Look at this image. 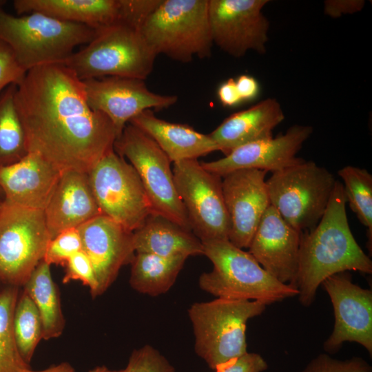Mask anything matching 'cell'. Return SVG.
<instances>
[{"label":"cell","instance_id":"1","mask_svg":"<svg viewBox=\"0 0 372 372\" xmlns=\"http://www.w3.org/2000/svg\"><path fill=\"white\" fill-rule=\"evenodd\" d=\"M28 152L61 171H89L114 150L118 135L88 105L82 81L63 63L28 70L14 96Z\"/></svg>","mask_w":372,"mask_h":372},{"label":"cell","instance_id":"2","mask_svg":"<svg viewBox=\"0 0 372 372\" xmlns=\"http://www.w3.org/2000/svg\"><path fill=\"white\" fill-rule=\"evenodd\" d=\"M342 183L336 180L327 207L317 225L301 233L298 271L291 286L304 307L315 300L328 277L347 271L372 273V261L356 242L349 225Z\"/></svg>","mask_w":372,"mask_h":372},{"label":"cell","instance_id":"3","mask_svg":"<svg viewBox=\"0 0 372 372\" xmlns=\"http://www.w3.org/2000/svg\"><path fill=\"white\" fill-rule=\"evenodd\" d=\"M0 0V40L12 50L25 71L37 67L63 63L75 47L87 44L96 30L34 12L15 17L7 13Z\"/></svg>","mask_w":372,"mask_h":372},{"label":"cell","instance_id":"4","mask_svg":"<svg viewBox=\"0 0 372 372\" xmlns=\"http://www.w3.org/2000/svg\"><path fill=\"white\" fill-rule=\"evenodd\" d=\"M202 243L203 255L214 267L199 278V287L205 291L217 298L254 300L266 305L298 295L296 288L272 277L249 252L229 240Z\"/></svg>","mask_w":372,"mask_h":372},{"label":"cell","instance_id":"5","mask_svg":"<svg viewBox=\"0 0 372 372\" xmlns=\"http://www.w3.org/2000/svg\"><path fill=\"white\" fill-rule=\"evenodd\" d=\"M156 57L140 29L121 21L96 30L93 39L63 64L81 81L106 76L145 81Z\"/></svg>","mask_w":372,"mask_h":372},{"label":"cell","instance_id":"6","mask_svg":"<svg viewBox=\"0 0 372 372\" xmlns=\"http://www.w3.org/2000/svg\"><path fill=\"white\" fill-rule=\"evenodd\" d=\"M140 31L156 56L188 63L211 55L208 0H161Z\"/></svg>","mask_w":372,"mask_h":372},{"label":"cell","instance_id":"7","mask_svg":"<svg viewBox=\"0 0 372 372\" xmlns=\"http://www.w3.org/2000/svg\"><path fill=\"white\" fill-rule=\"evenodd\" d=\"M266 306L258 301L220 298L192 304L188 316L196 354L213 370L245 354L247 322L262 314Z\"/></svg>","mask_w":372,"mask_h":372},{"label":"cell","instance_id":"8","mask_svg":"<svg viewBox=\"0 0 372 372\" xmlns=\"http://www.w3.org/2000/svg\"><path fill=\"white\" fill-rule=\"evenodd\" d=\"M335 182L326 168L304 159L272 173L266 180L270 205L300 233L311 230L319 223Z\"/></svg>","mask_w":372,"mask_h":372},{"label":"cell","instance_id":"9","mask_svg":"<svg viewBox=\"0 0 372 372\" xmlns=\"http://www.w3.org/2000/svg\"><path fill=\"white\" fill-rule=\"evenodd\" d=\"M114 149L125 157L137 172L153 213L192 231L175 186L172 162L155 141L128 123L116 140Z\"/></svg>","mask_w":372,"mask_h":372},{"label":"cell","instance_id":"10","mask_svg":"<svg viewBox=\"0 0 372 372\" xmlns=\"http://www.w3.org/2000/svg\"><path fill=\"white\" fill-rule=\"evenodd\" d=\"M51 240L43 211L3 200L0 210V282L23 287Z\"/></svg>","mask_w":372,"mask_h":372},{"label":"cell","instance_id":"11","mask_svg":"<svg viewBox=\"0 0 372 372\" xmlns=\"http://www.w3.org/2000/svg\"><path fill=\"white\" fill-rule=\"evenodd\" d=\"M101 214L133 232L153 213L141 180L133 166L114 149L88 172Z\"/></svg>","mask_w":372,"mask_h":372},{"label":"cell","instance_id":"12","mask_svg":"<svg viewBox=\"0 0 372 372\" xmlns=\"http://www.w3.org/2000/svg\"><path fill=\"white\" fill-rule=\"evenodd\" d=\"M172 172L193 234L201 242L228 240L230 223L222 177L205 169L197 159L174 163Z\"/></svg>","mask_w":372,"mask_h":372},{"label":"cell","instance_id":"13","mask_svg":"<svg viewBox=\"0 0 372 372\" xmlns=\"http://www.w3.org/2000/svg\"><path fill=\"white\" fill-rule=\"evenodd\" d=\"M267 0H208L213 43L240 58L248 51L265 53L269 21L262 12Z\"/></svg>","mask_w":372,"mask_h":372},{"label":"cell","instance_id":"14","mask_svg":"<svg viewBox=\"0 0 372 372\" xmlns=\"http://www.w3.org/2000/svg\"><path fill=\"white\" fill-rule=\"evenodd\" d=\"M334 311L332 333L324 342L328 354L337 353L345 342H354L372 355V291L353 283L347 271L333 274L322 283Z\"/></svg>","mask_w":372,"mask_h":372},{"label":"cell","instance_id":"15","mask_svg":"<svg viewBox=\"0 0 372 372\" xmlns=\"http://www.w3.org/2000/svg\"><path fill=\"white\" fill-rule=\"evenodd\" d=\"M82 83L90 107L110 120L118 137L131 119L141 112L167 108L178 101L176 95L152 92L144 80L138 79L106 76L83 80Z\"/></svg>","mask_w":372,"mask_h":372},{"label":"cell","instance_id":"16","mask_svg":"<svg viewBox=\"0 0 372 372\" xmlns=\"http://www.w3.org/2000/svg\"><path fill=\"white\" fill-rule=\"evenodd\" d=\"M267 173L256 169H241L222 177L230 223L228 240L238 248L249 247L261 218L270 205Z\"/></svg>","mask_w":372,"mask_h":372},{"label":"cell","instance_id":"17","mask_svg":"<svg viewBox=\"0 0 372 372\" xmlns=\"http://www.w3.org/2000/svg\"><path fill=\"white\" fill-rule=\"evenodd\" d=\"M312 132L309 125H295L283 134L244 145L222 158L201 164L207 171L221 177L241 169L273 173L303 160L296 154Z\"/></svg>","mask_w":372,"mask_h":372},{"label":"cell","instance_id":"18","mask_svg":"<svg viewBox=\"0 0 372 372\" xmlns=\"http://www.w3.org/2000/svg\"><path fill=\"white\" fill-rule=\"evenodd\" d=\"M77 229L82 251L94 268L98 285L97 297L114 282L123 266L131 264L136 253L132 232L103 214Z\"/></svg>","mask_w":372,"mask_h":372},{"label":"cell","instance_id":"19","mask_svg":"<svg viewBox=\"0 0 372 372\" xmlns=\"http://www.w3.org/2000/svg\"><path fill=\"white\" fill-rule=\"evenodd\" d=\"M301 233L269 205L249 246V253L279 282L291 286L298 268Z\"/></svg>","mask_w":372,"mask_h":372},{"label":"cell","instance_id":"20","mask_svg":"<svg viewBox=\"0 0 372 372\" xmlns=\"http://www.w3.org/2000/svg\"><path fill=\"white\" fill-rule=\"evenodd\" d=\"M61 172L38 154L28 152L18 162L0 167L3 199L23 207L43 211Z\"/></svg>","mask_w":372,"mask_h":372},{"label":"cell","instance_id":"21","mask_svg":"<svg viewBox=\"0 0 372 372\" xmlns=\"http://www.w3.org/2000/svg\"><path fill=\"white\" fill-rule=\"evenodd\" d=\"M43 213L51 239L64 230L78 228L101 214L88 173L63 171Z\"/></svg>","mask_w":372,"mask_h":372},{"label":"cell","instance_id":"22","mask_svg":"<svg viewBox=\"0 0 372 372\" xmlns=\"http://www.w3.org/2000/svg\"><path fill=\"white\" fill-rule=\"evenodd\" d=\"M285 119L279 102L268 98L225 118L209 136L225 155L244 145L273 137Z\"/></svg>","mask_w":372,"mask_h":372},{"label":"cell","instance_id":"23","mask_svg":"<svg viewBox=\"0 0 372 372\" xmlns=\"http://www.w3.org/2000/svg\"><path fill=\"white\" fill-rule=\"evenodd\" d=\"M129 123L152 138L173 163L197 159L219 151L209 134L200 133L185 124L161 119L152 110L141 112Z\"/></svg>","mask_w":372,"mask_h":372},{"label":"cell","instance_id":"24","mask_svg":"<svg viewBox=\"0 0 372 372\" xmlns=\"http://www.w3.org/2000/svg\"><path fill=\"white\" fill-rule=\"evenodd\" d=\"M18 14L37 12L96 30L122 21L121 0H14Z\"/></svg>","mask_w":372,"mask_h":372},{"label":"cell","instance_id":"25","mask_svg":"<svg viewBox=\"0 0 372 372\" xmlns=\"http://www.w3.org/2000/svg\"><path fill=\"white\" fill-rule=\"evenodd\" d=\"M136 253H148L163 257L203 255L202 242L174 222L154 213L132 232Z\"/></svg>","mask_w":372,"mask_h":372},{"label":"cell","instance_id":"26","mask_svg":"<svg viewBox=\"0 0 372 372\" xmlns=\"http://www.w3.org/2000/svg\"><path fill=\"white\" fill-rule=\"evenodd\" d=\"M35 304L42 322L43 340L59 337L65 328L57 285L52 277L50 265L42 260L23 286Z\"/></svg>","mask_w":372,"mask_h":372},{"label":"cell","instance_id":"27","mask_svg":"<svg viewBox=\"0 0 372 372\" xmlns=\"http://www.w3.org/2000/svg\"><path fill=\"white\" fill-rule=\"evenodd\" d=\"M187 257H163L136 253L131 262L130 284L136 291L157 296L168 291L176 282Z\"/></svg>","mask_w":372,"mask_h":372},{"label":"cell","instance_id":"28","mask_svg":"<svg viewBox=\"0 0 372 372\" xmlns=\"http://www.w3.org/2000/svg\"><path fill=\"white\" fill-rule=\"evenodd\" d=\"M17 85L0 94V167L12 165L28 153L25 133L14 101Z\"/></svg>","mask_w":372,"mask_h":372},{"label":"cell","instance_id":"29","mask_svg":"<svg viewBox=\"0 0 372 372\" xmlns=\"http://www.w3.org/2000/svg\"><path fill=\"white\" fill-rule=\"evenodd\" d=\"M19 287L5 285L0 290V372H22L30 368L18 349L12 328V316Z\"/></svg>","mask_w":372,"mask_h":372},{"label":"cell","instance_id":"30","mask_svg":"<svg viewBox=\"0 0 372 372\" xmlns=\"http://www.w3.org/2000/svg\"><path fill=\"white\" fill-rule=\"evenodd\" d=\"M351 210L367 228L368 248L372 246V175L365 169L347 165L338 171Z\"/></svg>","mask_w":372,"mask_h":372},{"label":"cell","instance_id":"31","mask_svg":"<svg viewBox=\"0 0 372 372\" xmlns=\"http://www.w3.org/2000/svg\"><path fill=\"white\" fill-rule=\"evenodd\" d=\"M12 328L19 352L30 364L38 344L43 339V327L35 304L23 290L15 304Z\"/></svg>","mask_w":372,"mask_h":372},{"label":"cell","instance_id":"32","mask_svg":"<svg viewBox=\"0 0 372 372\" xmlns=\"http://www.w3.org/2000/svg\"><path fill=\"white\" fill-rule=\"evenodd\" d=\"M81 250L82 243L78 229H68L50 240L43 260L50 266H64L69 258Z\"/></svg>","mask_w":372,"mask_h":372},{"label":"cell","instance_id":"33","mask_svg":"<svg viewBox=\"0 0 372 372\" xmlns=\"http://www.w3.org/2000/svg\"><path fill=\"white\" fill-rule=\"evenodd\" d=\"M119 372H175L174 366L150 345L134 350L124 369Z\"/></svg>","mask_w":372,"mask_h":372},{"label":"cell","instance_id":"34","mask_svg":"<svg viewBox=\"0 0 372 372\" xmlns=\"http://www.w3.org/2000/svg\"><path fill=\"white\" fill-rule=\"evenodd\" d=\"M300 372H372V367L360 357L342 360L333 358L328 353H320Z\"/></svg>","mask_w":372,"mask_h":372},{"label":"cell","instance_id":"35","mask_svg":"<svg viewBox=\"0 0 372 372\" xmlns=\"http://www.w3.org/2000/svg\"><path fill=\"white\" fill-rule=\"evenodd\" d=\"M63 283L79 280L89 287L92 298L96 297L97 281L92 262L81 250L73 255L65 264Z\"/></svg>","mask_w":372,"mask_h":372},{"label":"cell","instance_id":"36","mask_svg":"<svg viewBox=\"0 0 372 372\" xmlns=\"http://www.w3.org/2000/svg\"><path fill=\"white\" fill-rule=\"evenodd\" d=\"M26 72L17 62L10 48L0 40V94L10 85H19Z\"/></svg>","mask_w":372,"mask_h":372},{"label":"cell","instance_id":"37","mask_svg":"<svg viewBox=\"0 0 372 372\" xmlns=\"http://www.w3.org/2000/svg\"><path fill=\"white\" fill-rule=\"evenodd\" d=\"M266 360L258 353H248L218 367L216 372H262L267 370Z\"/></svg>","mask_w":372,"mask_h":372},{"label":"cell","instance_id":"38","mask_svg":"<svg viewBox=\"0 0 372 372\" xmlns=\"http://www.w3.org/2000/svg\"><path fill=\"white\" fill-rule=\"evenodd\" d=\"M365 4L362 0H327L324 3V14L333 18L360 11Z\"/></svg>","mask_w":372,"mask_h":372},{"label":"cell","instance_id":"39","mask_svg":"<svg viewBox=\"0 0 372 372\" xmlns=\"http://www.w3.org/2000/svg\"><path fill=\"white\" fill-rule=\"evenodd\" d=\"M220 101L224 106L232 107L240 103L242 100L238 92L236 80L229 79L218 90Z\"/></svg>","mask_w":372,"mask_h":372},{"label":"cell","instance_id":"40","mask_svg":"<svg viewBox=\"0 0 372 372\" xmlns=\"http://www.w3.org/2000/svg\"><path fill=\"white\" fill-rule=\"evenodd\" d=\"M236 85L242 101L251 100L259 92V85L252 76L243 74L236 80Z\"/></svg>","mask_w":372,"mask_h":372},{"label":"cell","instance_id":"41","mask_svg":"<svg viewBox=\"0 0 372 372\" xmlns=\"http://www.w3.org/2000/svg\"><path fill=\"white\" fill-rule=\"evenodd\" d=\"M22 372H75L74 368L68 362H62L52 366L41 371H33L31 368L23 370Z\"/></svg>","mask_w":372,"mask_h":372},{"label":"cell","instance_id":"42","mask_svg":"<svg viewBox=\"0 0 372 372\" xmlns=\"http://www.w3.org/2000/svg\"><path fill=\"white\" fill-rule=\"evenodd\" d=\"M89 372H119V371L110 370L105 366H96Z\"/></svg>","mask_w":372,"mask_h":372},{"label":"cell","instance_id":"43","mask_svg":"<svg viewBox=\"0 0 372 372\" xmlns=\"http://www.w3.org/2000/svg\"><path fill=\"white\" fill-rule=\"evenodd\" d=\"M3 200H4L3 198L0 197V210H1V207H2Z\"/></svg>","mask_w":372,"mask_h":372},{"label":"cell","instance_id":"44","mask_svg":"<svg viewBox=\"0 0 372 372\" xmlns=\"http://www.w3.org/2000/svg\"><path fill=\"white\" fill-rule=\"evenodd\" d=\"M0 197L3 198V193L1 189H0Z\"/></svg>","mask_w":372,"mask_h":372}]
</instances>
